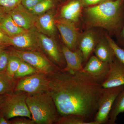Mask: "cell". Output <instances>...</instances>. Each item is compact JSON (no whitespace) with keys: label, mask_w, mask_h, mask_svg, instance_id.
I'll return each instance as SVG.
<instances>
[{"label":"cell","mask_w":124,"mask_h":124,"mask_svg":"<svg viewBox=\"0 0 124 124\" xmlns=\"http://www.w3.org/2000/svg\"><path fill=\"white\" fill-rule=\"evenodd\" d=\"M47 77V91L60 116L76 115L96 124L93 120L104 89L101 84L82 71L70 72L58 69Z\"/></svg>","instance_id":"obj_1"},{"label":"cell","mask_w":124,"mask_h":124,"mask_svg":"<svg viewBox=\"0 0 124 124\" xmlns=\"http://www.w3.org/2000/svg\"><path fill=\"white\" fill-rule=\"evenodd\" d=\"M124 26V0H106L83 10L81 29H104L116 36Z\"/></svg>","instance_id":"obj_2"},{"label":"cell","mask_w":124,"mask_h":124,"mask_svg":"<svg viewBox=\"0 0 124 124\" xmlns=\"http://www.w3.org/2000/svg\"><path fill=\"white\" fill-rule=\"evenodd\" d=\"M26 102L36 124H56L60 116L47 91L28 95Z\"/></svg>","instance_id":"obj_3"},{"label":"cell","mask_w":124,"mask_h":124,"mask_svg":"<svg viewBox=\"0 0 124 124\" xmlns=\"http://www.w3.org/2000/svg\"><path fill=\"white\" fill-rule=\"evenodd\" d=\"M28 95L27 93H21L8 95L0 108L1 115L7 120L19 116L32 119L26 102Z\"/></svg>","instance_id":"obj_4"},{"label":"cell","mask_w":124,"mask_h":124,"mask_svg":"<svg viewBox=\"0 0 124 124\" xmlns=\"http://www.w3.org/2000/svg\"><path fill=\"white\" fill-rule=\"evenodd\" d=\"M124 89V85L103 89L93 120L96 124H108L109 114L115 100Z\"/></svg>","instance_id":"obj_5"},{"label":"cell","mask_w":124,"mask_h":124,"mask_svg":"<svg viewBox=\"0 0 124 124\" xmlns=\"http://www.w3.org/2000/svg\"><path fill=\"white\" fill-rule=\"evenodd\" d=\"M11 54L29 63L39 72L48 75L60 69L39 51L16 49L13 50Z\"/></svg>","instance_id":"obj_6"},{"label":"cell","mask_w":124,"mask_h":124,"mask_svg":"<svg viewBox=\"0 0 124 124\" xmlns=\"http://www.w3.org/2000/svg\"><path fill=\"white\" fill-rule=\"evenodd\" d=\"M47 75L37 72L27 76L19 80L15 88L14 93H25L28 95L47 91L48 89Z\"/></svg>","instance_id":"obj_7"},{"label":"cell","mask_w":124,"mask_h":124,"mask_svg":"<svg viewBox=\"0 0 124 124\" xmlns=\"http://www.w3.org/2000/svg\"><path fill=\"white\" fill-rule=\"evenodd\" d=\"M55 23L64 45L72 51L78 50L81 28L72 22L62 18L55 19Z\"/></svg>","instance_id":"obj_8"},{"label":"cell","mask_w":124,"mask_h":124,"mask_svg":"<svg viewBox=\"0 0 124 124\" xmlns=\"http://www.w3.org/2000/svg\"><path fill=\"white\" fill-rule=\"evenodd\" d=\"M37 35L41 49L48 56L50 60L59 69L65 68L66 63L62 46L58 45L53 37H48L39 32H37Z\"/></svg>","instance_id":"obj_9"},{"label":"cell","mask_w":124,"mask_h":124,"mask_svg":"<svg viewBox=\"0 0 124 124\" xmlns=\"http://www.w3.org/2000/svg\"><path fill=\"white\" fill-rule=\"evenodd\" d=\"M103 33L97 28L86 29L81 32L78 48L83 56L84 67L94 53L95 46Z\"/></svg>","instance_id":"obj_10"},{"label":"cell","mask_w":124,"mask_h":124,"mask_svg":"<svg viewBox=\"0 0 124 124\" xmlns=\"http://www.w3.org/2000/svg\"><path fill=\"white\" fill-rule=\"evenodd\" d=\"M8 44L19 50L39 51L41 49L37 32L29 30L17 35L9 37Z\"/></svg>","instance_id":"obj_11"},{"label":"cell","mask_w":124,"mask_h":124,"mask_svg":"<svg viewBox=\"0 0 124 124\" xmlns=\"http://www.w3.org/2000/svg\"><path fill=\"white\" fill-rule=\"evenodd\" d=\"M110 64L102 61L95 55H92L83 68V71L101 84L106 79Z\"/></svg>","instance_id":"obj_12"},{"label":"cell","mask_w":124,"mask_h":124,"mask_svg":"<svg viewBox=\"0 0 124 124\" xmlns=\"http://www.w3.org/2000/svg\"><path fill=\"white\" fill-rule=\"evenodd\" d=\"M108 73L101 85L103 88L124 85V65L116 57L109 63Z\"/></svg>","instance_id":"obj_13"},{"label":"cell","mask_w":124,"mask_h":124,"mask_svg":"<svg viewBox=\"0 0 124 124\" xmlns=\"http://www.w3.org/2000/svg\"><path fill=\"white\" fill-rule=\"evenodd\" d=\"M84 8L82 0H70L60 9L59 18L71 21L81 28Z\"/></svg>","instance_id":"obj_14"},{"label":"cell","mask_w":124,"mask_h":124,"mask_svg":"<svg viewBox=\"0 0 124 124\" xmlns=\"http://www.w3.org/2000/svg\"><path fill=\"white\" fill-rule=\"evenodd\" d=\"M19 4L10 11V15L16 23L26 30L32 28L35 24L37 17Z\"/></svg>","instance_id":"obj_15"},{"label":"cell","mask_w":124,"mask_h":124,"mask_svg":"<svg viewBox=\"0 0 124 124\" xmlns=\"http://www.w3.org/2000/svg\"><path fill=\"white\" fill-rule=\"evenodd\" d=\"M62 49L66 65L62 70L70 72H74L83 70L84 68L82 54L79 49L73 51L66 46H62Z\"/></svg>","instance_id":"obj_16"},{"label":"cell","mask_w":124,"mask_h":124,"mask_svg":"<svg viewBox=\"0 0 124 124\" xmlns=\"http://www.w3.org/2000/svg\"><path fill=\"white\" fill-rule=\"evenodd\" d=\"M55 20L54 11H49L37 18L35 26L39 32L53 37L57 31Z\"/></svg>","instance_id":"obj_17"},{"label":"cell","mask_w":124,"mask_h":124,"mask_svg":"<svg viewBox=\"0 0 124 124\" xmlns=\"http://www.w3.org/2000/svg\"><path fill=\"white\" fill-rule=\"evenodd\" d=\"M95 55L100 60L110 63L116 57L113 49L104 35V32L94 49Z\"/></svg>","instance_id":"obj_18"},{"label":"cell","mask_w":124,"mask_h":124,"mask_svg":"<svg viewBox=\"0 0 124 124\" xmlns=\"http://www.w3.org/2000/svg\"><path fill=\"white\" fill-rule=\"evenodd\" d=\"M0 28L9 37L17 35L28 31L18 26L10 14L2 18L0 22Z\"/></svg>","instance_id":"obj_19"},{"label":"cell","mask_w":124,"mask_h":124,"mask_svg":"<svg viewBox=\"0 0 124 124\" xmlns=\"http://www.w3.org/2000/svg\"><path fill=\"white\" fill-rule=\"evenodd\" d=\"M124 112V89L115 100L109 114L108 124H116L117 116Z\"/></svg>","instance_id":"obj_20"},{"label":"cell","mask_w":124,"mask_h":124,"mask_svg":"<svg viewBox=\"0 0 124 124\" xmlns=\"http://www.w3.org/2000/svg\"><path fill=\"white\" fill-rule=\"evenodd\" d=\"M14 79L6 72L0 73V95H10L14 91Z\"/></svg>","instance_id":"obj_21"},{"label":"cell","mask_w":124,"mask_h":124,"mask_svg":"<svg viewBox=\"0 0 124 124\" xmlns=\"http://www.w3.org/2000/svg\"><path fill=\"white\" fill-rule=\"evenodd\" d=\"M37 72H39L33 67L22 60L19 67L15 74L14 78L16 79L24 77Z\"/></svg>","instance_id":"obj_22"},{"label":"cell","mask_w":124,"mask_h":124,"mask_svg":"<svg viewBox=\"0 0 124 124\" xmlns=\"http://www.w3.org/2000/svg\"><path fill=\"white\" fill-rule=\"evenodd\" d=\"M21 62L22 60L17 55L13 54H9L6 71L9 76L14 78L15 74L18 69Z\"/></svg>","instance_id":"obj_23"},{"label":"cell","mask_w":124,"mask_h":124,"mask_svg":"<svg viewBox=\"0 0 124 124\" xmlns=\"http://www.w3.org/2000/svg\"><path fill=\"white\" fill-rule=\"evenodd\" d=\"M57 124H92L86 122L82 117L74 115L60 116Z\"/></svg>","instance_id":"obj_24"},{"label":"cell","mask_w":124,"mask_h":124,"mask_svg":"<svg viewBox=\"0 0 124 124\" xmlns=\"http://www.w3.org/2000/svg\"><path fill=\"white\" fill-rule=\"evenodd\" d=\"M104 34L113 49L116 57L124 65V49L119 46L108 33L104 32Z\"/></svg>","instance_id":"obj_25"},{"label":"cell","mask_w":124,"mask_h":124,"mask_svg":"<svg viewBox=\"0 0 124 124\" xmlns=\"http://www.w3.org/2000/svg\"><path fill=\"white\" fill-rule=\"evenodd\" d=\"M52 0H43L35 6L30 11L34 14L44 13L54 7Z\"/></svg>","instance_id":"obj_26"},{"label":"cell","mask_w":124,"mask_h":124,"mask_svg":"<svg viewBox=\"0 0 124 124\" xmlns=\"http://www.w3.org/2000/svg\"><path fill=\"white\" fill-rule=\"evenodd\" d=\"M9 55L7 51L2 50L0 52V73L4 72L6 70Z\"/></svg>","instance_id":"obj_27"},{"label":"cell","mask_w":124,"mask_h":124,"mask_svg":"<svg viewBox=\"0 0 124 124\" xmlns=\"http://www.w3.org/2000/svg\"><path fill=\"white\" fill-rule=\"evenodd\" d=\"M22 0H0V6L6 8H13L19 4Z\"/></svg>","instance_id":"obj_28"},{"label":"cell","mask_w":124,"mask_h":124,"mask_svg":"<svg viewBox=\"0 0 124 124\" xmlns=\"http://www.w3.org/2000/svg\"><path fill=\"white\" fill-rule=\"evenodd\" d=\"M43 0H22L23 4L24 7L31 10L35 6Z\"/></svg>","instance_id":"obj_29"},{"label":"cell","mask_w":124,"mask_h":124,"mask_svg":"<svg viewBox=\"0 0 124 124\" xmlns=\"http://www.w3.org/2000/svg\"><path fill=\"white\" fill-rule=\"evenodd\" d=\"M13 124H35L33 119L28 118H19L11 121Z\"/></svg>","instance_id":"obj_30"},{"label":"cell","mask_w":124,"mask_h":124,"mask_svg":"<svg viewBox=\"0 0 124 124\" xmlns=\"http://www.w3.org/2000/svg\"><path fill=\"white\" fill-rule=\"evenodd\" d=\"M117 44L124 49V26L116 36Z\"/></svg>","instance_id":"obj_31"},{"label":"cell","mask_w":124,"mask_h":124,"mask_svg":"<svg viewBox=\"0 0 124 124\" xmlns=\"http://www.w3.org/2000/svg\"><path fill=\"white\" fill-rule=\"evenodd\" d=\"M106 0H82L84 7H90L97 5Z\"/></svg>","instance_id":"obj_32"},{"label":"cell","mask_w":124,"mask_h":124,"mask_svg":"<svg viewBox=\"0 0 124 124\" xmlns=\"http://www.w3.org/2000/svg\"><path fill=\"white\" fill-rule=\"evenodd\" d=\"M9 37L0 28V44H7L8 42Z\"/></svg>","instance_id":"obj_33"},{"label":"cell","mask_w":124,"mask_h":124,"mask_svg":"<svg viewBox=\"0 0 124 124\" xmlns=\"http://www.w3.org/2000/svg\"><path fill=\"white\" fill-rule=\"evenodd\" d=\"M11 121H8L2 115H0V124H11Z\"/></svg>","instance_id":"obj_34"},{"label":"cell","mask_w":124,"mask_h":124,"mask_svg":"<svg viewBox=\"0 0 124 124\" xmlns=\"http://www.w3.org/2000/svg\"><path fill=\"white\" fill-rule=\"evenodd\" d=\"M8 95H0V108L3 104V102L6 99Z\"/></svg>","instance_id":"obj_35"},{"label":"cell","mask_w":124,"mask_h":124,"mask_svg":"<svg viewBox=\"0 0 124 124\" xmlns=\"http://www.w3.org/2000/svg\"><path fill=\"white\" fill-rule=\"evenodd\" d=\"M5 46H3L2 45H0V52L3 50Z\"/></svg>","instance_id":"obj_36"},{"label":"cell","mask_w":124,"mask_h":124,"mask_svg":"<svg viewBox=\"0 0 124 124\" xmlns=\"http://www.w3.org/2000/svg\"><path fill=\"white\" fill-rule=\"evenodd\" d=\"M3 17H3V16L0 13V22L1 20V19H2V18Z\"/></svg>","instance_id":"obj_37"}]
</instances>
